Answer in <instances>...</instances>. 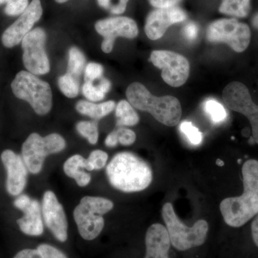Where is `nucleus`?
Here are the masks:
<instances>
[{
	"instance_id": "obj_1",
	"label": "nucleus",
	"mask_w": 258,
	"mask_h": 258,
	"mask_svg": "<svg viewBox=\"0 0 258 258\" xmlns=\"http://www.w3.org/2000/svg\"><path fill=\"white\" fill-rule=\"evenodd\" d=\"M242 174L243 193L226 198L220 205L224 221L232 227H242L258 214V161H246Z\"/></svg>"
},
{
	"instance_id": "obj_2",
	"label": "nucleus",
	"mask_w": 258,
	"mask_h": 258,
	"mask_svg": "<svg viewBox=\"0 0 258 258\" xmlns=\"http://www.w3.org/2000/svg\"><path fill=\"white\" fill-rule=\"evenodd\" d=\"M106 174L110 184L125 193L144 191L153 180L150 166L138 156L127 152L118 153L112 158Z\"/></svg>"
},
{
	"instance_id": "obj_3",
	"label": "nucleus",
	"mask_w": 258,
	"mask_h": 258,
	"mask_svg": "<svg viewBox=\"0 0 258 258\" xmlns=\"http://www.w3.org/2000/svg\"><path fill=\"white\" fill-rule=\"evenodd\" d=\"M126 97L134 108L149 112L162 124L175 126L181 119V106L175 97L153 96L143 84L139 83H134L128 86Z\"/></svg>"
},
{
	"instance_id": "obj_4",
	"label": "nucleus",
	"mask_w": 258,
	"mask_h": 258,
	"mask_svg": "<svg viewBox=\"0 0 258 258\" xmlns=\"http://www.w3.org/2000/svg\"><path fill=\"white\" fill-rule=\"evenodd\" d=\"M161 215L171 244L178 250H188L205 243L209 230L208 222L200 220L192 227H188L180 220L170 203L164 204Z\"/></svg>"
},
{
	"instance_id": "obj_5",
	"label": "nucleus",
	"mask_w": 258,
	"mask_h": 258,
	"mask_svg": "<svg viewBox=\"0 0 258 258\" xmlns=\"http://www.w3.org/2000/svg\"><path fill=\"white\" fill-rule=\"evenodd\" d=\"M113 208V203L101 197L86 196L81 199L74 211V217L80 235L93 240L101 234L105 221L103 215Z\"/></svg>"
},
{
	"instance_id": "obj_6",
	"label": "nucleus",
	"mask_w": 258,
	"mask_h": 258,
	"mask_svg": "<svg viewBox=\"0 0 258 258\" xmlns=\"http://www.w3.org/2000/svg\"><path fill=\"white\" fill-rule=\"evenodd\" d=\"M11 88L15 97L28 102L37 114L46 115L50 111L52 94L50 85L35 75L20 71L12 82Z\"/></svg>"
},
{
	"instance_id": "obj_7",
	"label": "nucleus",
	"mask_w": 258,
	"mask_h": 258,
	"mask_svg": "<svg viewBox=\"0 0 258 258\" xmlns=\"http://www.w3.org/2000/svg\"><path fill=\"white\" fill-rule=\"evenodd\" d=\"M66 142L58 134H50L46 137L32 133L25 141L22 147V158L29 172L37 174L42 171L47 156L64 150Z\"/></svg>"
},
{
	"instance_id": "obj_8",
	"label": "nucleus",
	"mask_w": 258,
	"mask_h": 258,
	"mask_svg": "<svg viewBox=\"0 0 258 258\" xmlns=\"http://www.w3.org/2000/svg\"><path fill=\"white\" fill-rule=\"evenodd\" d=\"M207 38L212 42H225L235 52H242L250 42L251 31L247 24L237 19H220L209 25Z\"/></svg>"
},
{
	"instance_id": "obj_9",
	"label": "nucleus",
	"mask_w": 258,
	"mask_h": 258,
	"mask_svg": "<svg viewBox=\"0 0 258 258\" xmlns=\"http://www.w3.org/2000/svg\"><path fill=\"white\" fill-rule=\"evenodd\" d=\"M222 98L230 109L247 117L252 127L249 142L258 144V106L252 101L248 88L242 83H230L224 89Z\"/></svg>"
},
{
	"instance_id": "obj_10",
	"label": "nucleus",
	"mask_w": 258,
	"mask_h": 258,
	"mask_svg": "<svg viewBox=\"0 0 258 258\" xmlns=\"http://www.w3.org/2000/svg\"><path fill=\"white\" fill-rule=\"evenodd\" d=\"M47 35L42 28L31 30L22 40L23 60L28 72L42 76L50 72V61L45 51Z\"/></svg>"
},
{
	"instance_id": "obj_11",
	"label": "nucleus",
	"mask_w": 258,
	"mask_h": 258,
	"mask_svg": "<svg viewBox=\"0 0 258 258\" xmlns=\"http://www.w3.org/2000/svg\"><path fill=\"white\" fill-rule=\"evenodd\" d=\"M150 60L153 64L162 71L161 78L172 87H179L189 76V61L184 56L167 50L153 51Z\"/></svg>"
},
{
	"instance_id": "obj_12",
	"label": "nucleus",
	"mask_w": 258,
	"mask_h": 258,
	"mask_svg": "<svg viewBox=\"0 0 258 258\" xmlns=\"http://www.w3.org/2000/svg\"><path fill=\"white\" fill-rule=\"evenodd\" d=\"M95 29L99 35L103 37L101 49L105 53L111 52L117 37L134 39L139 34L138 26L136 22L127 17L103 19L97 22Z\"/></svg>"
},
{
	"instance_id": "obj_13",
	"label": "nucleus",
	"mask_w": 258,
	"mask_h": 258,
	"mask_svg": "<svg viewBox=\"0 0 258 258\" xmlns=\"http://www.w3.org/2000/svg\"><path fill=\"white\" fill-rule=\"evenodd\" d=\"M42 215L44 224L60 242L68 239V221L63 207L52 191H45L42 200Z\"/></svg>"
},
{
	"instance_id": "obj_14",
	"label": "nucleus",
	"mask_w": 258,
	"mask_h": 258,
	"mask_svg": "<svg viewBox=\"0 0 258 258\" xmlns=\"http://www.w3.org/2000/svg\"><path fill=\"white\" fill-rule=\"evenodd\" d=\"M42 8L40 0H32L28 8L18 20L10 25L2 35V42L8 48L16 46L31 31L34 25L41 18Z\"/></svg>"
},
{
	"instance_id": "obj_15",
	"label": "nucleus",
	"mask_w": 258,
	"mask_h": 258,
	"mask_svg": "<svg viewBox=\"0 0 258 258\" xmlns=\"http://www.w3.org/2000/svg\"><path fill=\"white\" fill-rule=\"evenodd\" d=\"M1 159L7 171V191L11 196L18 197L26 186L28 168L23 158L10 149L2 153Z\"/></svg>"
},
{
	"instance_id": "obj_16",
	"label": "nucleus",
	"mask_w": 258,
	"mask_h": 258,
	"mask_svg": "<svg viewBox=\"0 0 258 258\" xmlns=\"http://www.w3.org/2000/svg\"><path fill=\"white\" fill-rule=\"evenodd\" d=\"M186 17L184 10L176 6L153 10L148 15L146 21V35L150 40H159L171 25L182 23L186 20Z\"/></svg>"
},
{
	"instance_id": "obj_17",
	"label": "nucleus",
	"mask_w": 258,
	"mask_h": 258,
	"mask_svg": "<svg viewBox=\"0 0 258 258\" xmlns=\"http://www.w3.org/2000/svg\"><path fill=\"white\" fill-rule=\"evenodd\" d=\"M145 243L147 252L144 258H169L170 239L164 225H151L146 234Z\"/></svg>"
},
{
	"instance_id": "obj_18",
	"label": "nucleus",
	"mask_w": 258,
	"mask_h": 258,
	"mask_svg": "<svg viewBox=\"0 0 258 258\" xmlns=\"http://www.w3.org/2000/svg\"><path fill=\"white\" fill-rule=\"evenodd\" d=\"M20 210L24 215L17 220V223L21 232L33 237L41 235L44 232V222L40 203L35 199H31Z\"/></svg>"
},
{
	"instance_id": "obj_19",
	"label": "nucleus",
	"mask_w": 258,
	"mask_h": 258,
	"mask_svg": "<svg viewBox=\"0 0 258 258\" xmlns=\"http://www.w3.org/2000/svg\"><path fill=\"white\" fill-rule=\"evenodd\" d=\"M85 158L80 154H75L69 158L63 164L64 174L76 181L81 187H85L90 184L91 175L84 171Z\"/></svg>"
},
{
	"instance_id": "obj_20",
	"label": "nucleus",
	"mask_w": 258,
	"mask_h": 258,
	"mask_svg": "<svg viewBox=\"0 0 258 258\" xmlns=\"http://www.w3.org/2000/svg\"><path fill=\"white\" fill-rule=\"evenodd\" d=\"M115 101H113L96 104L91 101L81 100L78 102L76 108L81 114L98 120L111 113L115 109Z\"/></svg>"
},
{
	"instance_id": "obj_21",
	"label": "nucleus",
	"mask_w": 258,
	"mask_h": 258,
	"mask_svg": "<svg viewBox=\"0 0 258 258\" xmlns=\"http://www.w3.org/2000/svg\"><path fill=\"white\" fill-rule=\"evenodd\" d=\"M250 9V0H222L219 11L233 18H244Z\"/></svg>"
},
{
	"instance_id": "obj_22",
	"label": "nucleus",
	"mask_w": 258,
	"mask_h": 258,
	"mask_svg": "<svg viewBox=\"0 0 258 258\" xmlns=\"http://www.w3.org/2000/svg\"><path fill=\"white\" fill-rule=\"evenodd\" d=\"M116 125L118 127L134 126L138 124L139 115L128 101L122 100L115 106Z\"/></svg>"
},
{
	"instance_id": "obj_23",
	"label": "nucleus",
	"mask_w": 258,
	"mask_h": 258,
	"mask_svg": "<svg viewBox=\"0 0 258 258\" xmlns=\"http://www.w3.org/2000/svg\"><path fill=\"white\" fill-rule=\"evenodd\" d=\"M13 258H68L63 252L48 244H41L36 249H24Z\"/></svg>"
},
{
	"instance_id": "obj_24",
	"label": "nucleus",
	"mask_w": 258,
	"mask_h": 258,
	"mask_svg": "<svg viewBox=\"0 0 258 258\" xmlns=\"http://www.w3.org/2000/svg\"><path fill=\"white\" fill-rule=\"evenodd\" d=\"M86 59L82 51L76 47H72L69 51L68 73L79 78L82 74L86 66Z\"/></svg>"
},
{
	"instance_id": "obj_25",
	"label": "nucleus",
	"mask_w": 258,
	"mask_h": 258,
	"mask_svg": "<svg viewBox=\"0 0 258 258\" xmlns=\"http://www.w3.org/2000/svg\"><path fill=\"white\" fill-rule=\"evenodd\" d=\"M57 83L61 92L68 98H76L79 95V81L76 76L67 73L59 78Z\"/></svg>"
},
{
	"instance_id": "obj_26",
	"label": "nucleus",
	"mask_w": 258,
	"mask_h": 258,
	"mask_svg": "<svg viewBox=\"0 0 258 258\" xmlns=\"http://www.w3.org/2000/svg\"><path fill=\"white\" fill-rule=\"evenodd\" d=\"M204 111L210 117L212 123L219 124L227 118L225 107L215 99H209L203 105Z\"/></svg>"
},
{
	"instance_id": "obj_27",
	"label": "nucleus",
	"mask_w": 258,
	"mask_h": 258,
	"mask_svg": "<svg viewBox=\"0 0 258 258\" xmlns=\"http://www.w3.org/2000/svg\"><path fill=\"white\" fill-rule=\"evenodd\" d=\"M76 128L78 133L83 138L87 139L89 144L92 145L97 144L99 134L96 122L82 120L76 124Z\"/></svg>"
},
{
	"instance_id": "obj_28",
	"label": "nucleus",
	"mask_w": 258,
	"mask_h": 258,
	"mask_svg": "<svg viewBox=\"0 0 258 258\" xmlns=\"http://www.w3.org/2000/svg\"><path fill=\"white\" fill-rule=\"evenodd\" d=\"M108 159L106 152L100 149L93 151L89 157L85 159V169L88 171L100 170L106 166Z\"/></svg>"
},
{
	"instance_id": "obj_29",
	"label": "nucleus",
	"mask_w": 258,
	"mask_h": 258,
	"mask_svg": "<svg viewBox=\"0 0 258 258\" xmlns=\"http://www.w3.org/2000/svg\"><path fill=\"white\" fill-rule=\"evenodd\" d=\"M180 131L184 134L190 144L194 146L200 145L203 142V134L199 129L189 121H184L180 124Z\"/></svg>"
},
{
	"instance_id": "obj_30",
	"label": "nucleus",
	"mask_w": 258,
	"mask_h": 258,
	"mask_svg": "<svg viewBox=\"0 0 258 258\" xmlns=\"http://www.w3.org/2000/svg\"><path fill=\"white\" fill-rule=\"evenodd\" d=\"M129 0H98V5L113 15L124 13Z\"/></svg>"
},
{
	"instance_id": "obj_31",
	"label": "nucleus",
	"mask_w": 258,
	"mask_h": 258,
	"mask_svg": "<svg viewBox=\"0 0 258 258\" xmlns=\"http://www.w3.org/2000/svg\"><path fill=\"white\" fill-rule=\"evenodd\" d=\"M6 4L5 13L9 16L23 14L29 6L28 0H8Z\"/></svg>"
},
{
	"instance_id": "obj_32",
	"label": "nucleus",
	"mask_w": 258,
	"mask_h": 258,
	"mask_svg": "<svg viewBox=\"0 0 258 258\" xmlns=\"http://www.w3.org/2000/svg\"><path fill=\"white\" fill-rule=\"evenodd\" d=\"M82 92L83 96L91 102L101 101L104 99L106 96L98 89L97 86H94L93 83L90 82H85L83 86Z\"/></svg>"
},
{
	"instance_id": "obj_33",
	"label": "nucleus",
	"mask_w": 258,
	"mask_h": 258,
	"mask_svg": "<svg viewBox=\"0 0 258 258\" xmlns=\"http://www.w3.org/2000/svg\"><path fill=\"white\" fill-rule=\"evenodd\" d=\"M103 67L96 62H90L85 68V82L93 83L101 79L103 74Z\"/></svg>"
},
{
	"instance_id": "obj_34",
	"label": "nucleus",
	"mask_w": 258,
	"mask_h": 258,
	"mask_svg": "<svg viewBox=\"0 0 258 258\" xmlns=\"http://www.w3.org/2000/svg\"><path fill=\"white\" fill-rule=\"evenodd\" d=\"M117 134H118V143L123 146H131L135 142L137 139V135L134 131L131 129L120 128L117 129Z\"/></svg>"
},
{
	"instance_id": "obj_35",
	"label": "nucleus",
	"mask_w": 258,
	"mask_h": 258,
	"mask_svg": "<svg viewBox=\"0 0 258 258\" xmlns=\"http://www.w3.org/2000/svg\"><path fill=\"white\" fill-rule=\"evenodd\" d=\"M198 27L195 23H189L185 25L183 28V35L186 40L189 41H194L196 40L198 35Z\"/></svg>"
},
{
	"instance_id": "obj_36",
	"label": "nucleus",
	"mask_w": 258,
	"mask_h": 258,
	"mask_svg": "<svg viewBox=\"0 0 258 258\" xmlns=\"http://www.w3.org/2000/svg\"><path fill=\"white\" fill-rule=\"evenodd\" d=\"M181 0H149V3L156 9H163L176 7Z\"/></svg>"
},
{
	"instance_id": "obj_37",
	"label": "nucleus",
	"mask_w": 258,
	"mask_h": 258,
	"mask_svg": "<svg viewBox=\"0 0 258 258\" xmlns=\"http://www.w3.org/2000/svg\"><path fill=\"white\" fill-rule=\"evenodd\" d=\"M118 143V134H117L116 130L113 131L111 133L107 136L106 140H105V144L107 147L113 148L116 147Z\"/></svg>"
},
{
	"instance_id": "obj_38",
	"label": "nucleus",
	"mask_w": 258,
	"mask_h": 258,
	"mask_svg": "<svg viewBox=\"0 0 258 258\" xmlns=\"http://www.w3.org/2000/svg\"><path fill=\"white\" fill-rule=\"evenodd\" d=\"M97 87L98 88V89H99L101 92H103L106 95V93L110 91V89H111V83L110 82L109 80L105 79V78H103V79L101 78Z\"/></svg>"
},
{
	"instance_id": "obj_39",
	"label": "nucleus",
	"mask_w": 258,
	"mask_h": 258,
	"mask_svg": "<svg viewBox=\"0 0 258 258\" xmlns=\"http://www.w3.org/2000/svg\"><path fill=\"white\" fill-rule=\"evenodd\" d=\"M251 232H252V240L254 243L258 247V214L255 216L251 225Z\"/></svg>"
},
{
	"instance_id": "obj_40",
	"label": "nucleus",
	"mask_w": 258,
	"mask_h": 258,
	"mask_svg": "<svg viewBox=\"0 0 258 258\" xmlns=\"http://www.w3.org/2000/svg\"><path fill=\"white\" fill-rule=\"evenodd\" d=\"M252 24L254 28L258 29V13L252 18Z\"/></svg>"
},
{
	"instance_id": "obj_41",
	"label": "nucleus",
	"mask_w": 258,
	"mask_h": 258,
	"mask_svg": "<svg viewBox=\"0 0 258 258\" xmlns=\"http://www.w3.org/2000/svg\"><path fill=\"white\" fill-rule=\"evenodd\" d=\"M217 164L218 166H222L224 165V162L223 161L220 160V159H218V160H217Z\"/></svg>"
},
{
	"instance_id": "obj_42",
	"label": "nucleus",
	"mask_w": 258,
	"mask_h": 258,
	"mask_svg": "<svg viewBox=\"0 0 258 258\" xmlns=\"http://www.w3.org/2000/svg\"><path fill=\"white\" fill-rule=\"evenodd\" d=\"M57 3H60V4H62V3H66V2L69 1V0H55Z\"/></svg>"
},
{
	"instance_id": "obj_43",
	"label": "nucleus",
	"mask_w": 258,
	"mask_h": 258,
	"mask_svg": "<svg viewBox=\"0 0 258 258\" xmlns=\"http://www.w3.org/2000/svg\"><path fill=\"white\" fill-rule=\"evenodd\" d=\"M7 1H8V0H0V5L5 4V3H7Z\"/></svg>"
}]
</instances>
